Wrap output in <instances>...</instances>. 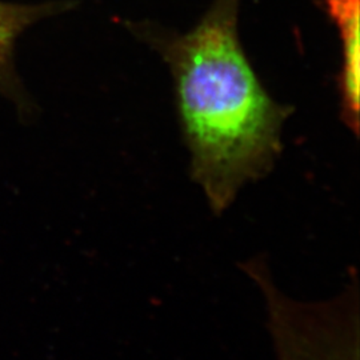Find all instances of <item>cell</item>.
<instances>
[{"instance_id": "obj_1", "label": "cell", "mask_w": 360, "mask_h": 360, "mask_svg": "<svg viewBox=\"0 0 360 360\" xmlns=\"http://www.w3.org/2000/svg\"><path fill=\"white\" fill-rule=\"evenodd\" d=\"M239 7L240 0H214L202 20L179 35L136 28L169 67L190 176L218 217L247 184L272 171L292 114L271 98L245 56Z\"/></svg>"}, {"instance_id": "obj_2", "label": "cell", "mask_w": 360, "mask_h": 360, "mask_svg": "<svg viewBox=\"0 0 360 360\" xmlns=\"http://www.w3.org/2000/svg\"><path fill=\"white\" fill-rule=\"evenodd\" d=\"M266 302L276 360H359V283L330 300L304 303L274 283L269 260L257 255L240 266Z\"/></svg>"}, {"instance_id": "obj_3", "label": "cell", "mask_w": 360, "mask_h": 360, "mask_svg": "<svg viewBox=\"0 0 360 360\" xmlns=\"http://www.w3.org/2000/svg\"><path fill=\"white\" fill-rule=\"evenodd\" d=\"M342 41L339 75L340 117L352 134L359 132L360 1L324 0Z\"/></svg>"}, {"instance_id": "obj_4", "label": "cell", "mask_w": 360, "mask_h": 360, "mask_svg": "<svg viewBox=\"0 0 360 360\" xmlns=\"http://www.w3.org/2000/svg\"><path fill=\"white\" fill-rule=\"evenodd\" d=\"M70 3L13 4L0 1V86L10 87L13 82V51L19 35L34 23L53 13L70 8Z\"/></svg>"}]
</instances>
